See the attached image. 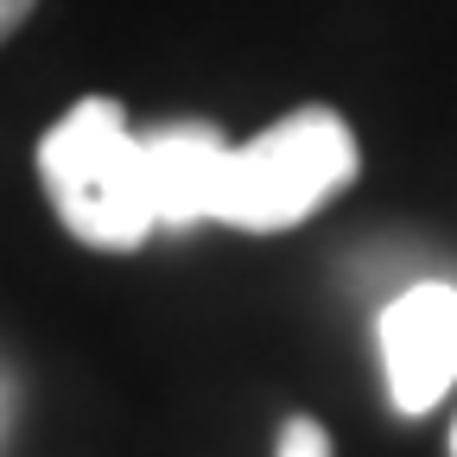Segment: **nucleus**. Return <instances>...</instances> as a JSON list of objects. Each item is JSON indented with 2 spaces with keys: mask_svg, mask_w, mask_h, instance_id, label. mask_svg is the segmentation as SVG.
Wrapping results in <instances>:
<instances>
[{
  "mask_svg": "<svg viewBox=\"0 0 457 457\" xmlns=\"http://www.w3.org/2000/svg\"><path fill=\"white\" fill-rule=\"evenodd\" d=\"M451 457H457V426H451Z\"/></svg>",
  "mask_w": 457,
  "mask_h": 457,
  "instance_id": "obj_8",
  "label": "nucleus"
},
{
  "mask_svg": "<svg viewBox=\"0 0 457 457\" xmlns=\"http://www.w3.org/2000/svg\"><path fill=\"white\" fill-rule=\"evenodd\" d=\"M38 179L83 248L128 254L159 228L146 191V146L114 96H83L57 128H45Z\"/></svg>",
  "mask_w": 457,
  "mask_h": 457,
  "instance_id": "obj_1",
  "label": "nucleus"
},
{
  "mask_svg": "<svg viewBox=\"0 0 457 457\" xmlns=\"http://www.w3.org/2000/svg\"><path fill=\"white\" fill-rule=\"evenodd\" d=\"M32 7H38V0H0V45H7V38L32 20Z\"/></svg>",
  "mask_w": 457,
  "mask_h": 457,
  "instance_id": "obj_6",
  "label": "nucleus"
},
{
  "mask_svg": "<svg viewBox=\"0 0 457 457\" xmlns=\"http://www.w3.org/2000/svg\"><path fill=\"white\" fill-rule=\"evenodd\" d=\"M381 375H387V400L394 413H432L457 381V286L445 279H420L407 293H394L381 305Z\"/></svg>",
  "mask_w": 457,
  "mask_h": 457,
  "instance_id": "obj_3",
  "label": "nucleus"
},
{
  "mask_svg": "<svg viewBox=\"0 0 457 457\" xmlns=\"http://www.w3.org/2000/svg\"><path fill=\"white\" fill-rule=\"evenodd\" d=\"M146 146V191H153V222L159 228H197L216 222V191H222V165L228 146L210 121H165L140 134Z\"/></svg>",
  "mask_w": 457,
  "mask_h": 457,
  "instance_id": "obj_4",
  "label": "nucleus"
},
{
  "mask_svg": "<svg viewBox=\"0 0 457 457\" xmlns=\"http://www.w3.org/2000/svg\"><path fill=\"white\" fill-rule=\"evenodd\" d=\"M362 146L337 108L305 102L279 114L254 140L228 146L222 191H216V222L248 228V236H279V228L312 222L343 185H356Z\"/></svg>",
  "mask_w": 457,
  "mask_h": 457,
  "instance_id": "obj_2",
  "label": "nucleus"
},
{
  "mask_svg": "<svg viewBox=\"0 0 457 457\" xmlns=\"http://www.w3.org/2000/svg\"><path fill=\"white\" fill-rule=\"evenodd\" d=\"M273 457H330V432L318 426V420H305V413H293L279 426V451Z\"/></svg>",
  "mask_w": 457,
  "mask_h": 457,
  "instance_id": "obj_5",
  "label": "nucleus"
},
{
  "mask_svg": "<svg viewBox=\"0 0 457 457\" xmlns=\"http://www.w3.org/2000/svg\"><path fill=\"white\" fill-rule=\"evenodd\" d=\"M7 426H13V381L0 375V445H7Z\"/></svg>",
  "mask_w": 457,
  "mask_h": 457,
  "instance_id": "obj_7",
  "label": "nucleus"
}]
</instances>
